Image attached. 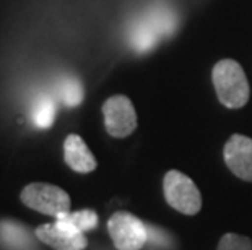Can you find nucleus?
<instances>
[{
	"label": "nucleus",
	"instance_id": "obj_2",
	"mask_svg": "<svg viewBox=\"0 0 252 250\" xmlns=\"http://www.w3.org/2000/svg\"><path fill=\"white\" fill-rule=\"evenodd\" d=\"M164 198L171 208L182 215H197L202 208V195L189 175L171 169L163 179Z\"/></svg>",
	"mask_w": 252,
	"mask_h": 250
},
{
	"label": "nucleus",
	"instance_id": "obj_13",
	"mask_svg": "<svg viewBox=\"0 0 252 250\" xmlns=\"http://www.w3.org/2000/svg\"><path fill=\"white\" fill-rule=\"evenodd\" d=\"M148 244L157 249H169L173 246V239L168 232L161 227L158 226H153V224H148Z\"/></svg>",
	"mask_w": 252,
	"mask_h": 250
},
{
	"label": "nucleus",
	"instance_id": "obj_11",
	"mask_svg": "<svg viewBox=\"0 0 252 250\" xmlns=\"http://www.w3.org/2000/svg\"><path fill=\"white\" fill-rule=\"evenodd\" d=\"M52 120H54V106L49 99L39 101L33 111V122L41 129H47Z\"/></svg>",
	"mask_w": 252,
	"mask_h": 250
},
{
	"label": "nucleus",
	"instance_id": "obj_9",
	"mask_svg": "<svg viewBox=\"0 0 252 250\" xmlns=\"http://www.w3.org/2000/svg\"><path fill=\"white\" fill-rule=\"evenodd\" d=\"M56 222L59 226L65 227V229L85 234L87 231L94 229L98 226V215L93 210H80L75 213H63V215L56 218Z\"/></svg>",
	"mask_w": 252,
	"mask_h": 250
},
{
	"label": "nucleus",
	"instance_id": "obj_12",
	"mask_svg": "<svg viewBox=\"0 0 252 250\" xmlns=\"http://www.w3.org/2000/svg\"><path fill=\"white\" fill-rule=\"evenodd\" d=\"M217 250H252V241L241 234L228 232L220 239Z\"/></svg>",
	"mask_w": 252,
	"mask_h": 250
},
{
	"label": "nucleus",
	"instance_id": "obj_8",
	"mask_svg": "<svg viewBox=\"0 0 252 250\" xmlns=\"http://www.w3.org/2000/svg\"><path fill=\"white\" fill-rule=\"evenodd\" d=\"M63 158H65L67 166L80 174H88L98 166L96 158L90 151L87 143L77 134H70L63 141Z\"/></svg>",
	"mask_w": 252,
	"mask_h": 250
},
{
	"label": "nucleus",
	"instance_id": "obj_4",
	"mask_svg": "<svg viewBox=\"0 0 252 250\" xmlns=\"http://www.w3.org/2000/svg\"><path fill=\"white\" fill-rule=\"evenodd\" d=\"M108 231L117 250H140L148 241L147 224L127 211H117L109 218Z\"/></svg>",
	"mask_w": 252,
	"mask_h": 250
},
{
	"label": "nucleus",
	"instance_id": "obj_6",
	"mask_svg": "<svg viewBox=\"0 0 252 250\" xmlns=\"http://www.w3.org/2000/svg\"><path fill=\"white\" fill-rule=\"evenodd\" d=\"M224 163L236 177L252 182V138L234 134L224 145Z\"/></svg>",
	"mask_w": 252,
	"mask_h": 250
},
{
	"label": "nucleus",
	"instance_id": "obj_7",
	"mask_svg": "<svg viewBox=\"0 0 252 250\" xmlns=\"http://www.w3.org/2000/svg\"><path fill=\"white\" fill-rule=\"evenodd\" d=\"M36 237L54 250H83L88 246L87 236L77 234L59 226L57 222H47L36 229Z\"/></svg>",
	"mask_w": 252,
	"mask_h": 250
},
{
	"label": "nucleus",
	"instance_id": "obj_1",
	"mask_svg": "<svg viewBox=\"0 0 252 250\" xmlns=\"http://www.w3.org/2000/svg\"><path fill=\"white\" fill-rule=\"evenodd\" d=\"M212 80L220 103L229 109L244 108L249 101V82L248 77L233 58H223L215 63L212 70Z\"/></svg>",
	"mask_w": 252,
	"mask_h": 250
},
{
	"label": "nucleus",
	"instance_id": "obj_10",
	"mask_svg": "<svg viewBox=\"0 0 252 250\" xmlns=\"http://www.w3.org/2000/svg\"><path fill=\"white\" fill-rule=\"evenodd\" d=\"M0 239L15 249H28L33 246L30 231L18 221H0Z\"/></svg>",
	"mask_w": 252,
	"mask_h": 250
},
{
	"label": "nucleus",
	"instance_id": "obj_3",
	"mask_svg": "<svg viewBox=\"0 0 252 250\" xmlns=\"http://www.w3.org/2000/svg\"><path fill=\"white\" fill-rule=\"evenodd\" d=\"M20 198L28 208L42 215L61 216L70 211V196L63 189L46 182H31L21 190Z\"/></svg>",
	"mask_w": 252,
	"mask_h": 250
},
{
	"label": "nucleus",
	"instance_id": "obj_5",
	"mask_svg": "<svg viewBox=\"0 0 252 250\" xmlns=\"http://www.w3.org/2000/svg\"><path fill=\"white\" fill-rule=\"evenodd\" d=\"M104 125L114 138H126L137 129V112L132 101L124 94L111 96L103 104Z\"/></svg>",
	"mask_w": 252,
	"mask_h": 250
}]
</instances>
